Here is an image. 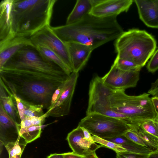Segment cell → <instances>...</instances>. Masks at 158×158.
Here are the masks:
<instances>
[{
    "mask_svg": "<svg viewBox=\"0 0 158 158\" xmlns=\"http://www.w3.org/2000/svg\"><path fill=\"white\" fill-rule=\"evenodd\" d=\"M0 84L8 95L15 94L31 105L48 109L53 94L66 79L28 71L0 70Z\"/></svg>",
    "mask_w": 158,
    "mask_h": 158,
    "instance_id": "obj_1",
    "label": "cell"
},
{
    "mask_svg": "<svg viewBox=\"0 0 158 158\" xmlns=\"http://www.w3.org/2000/svg\"><path fill=\"white\" fill-rule=\"evenodd\" d=\"M117 17L100 18L89 14L75 23L51 28L64 42L80 43L94 50L115 40L123 32Z\"/></svg>",
    "mask_w": 158,
    "mask_h": 158,
    "instance_id": "obj_2",
    "label": "cell"
},
{
    "mask_svg": "<svg viewBox=\"0 0 158 158\" xmlns=\"http://www.w3.org/2000/svg\"><path fill=\"white\" fill-rule=\"evenodd\" d=\"M56 0H12L10 11L14 35L29 36L50 25Z\"/></svg>",
    "mask_w": 158,
    "mask_h": 158,
    "instance_id": "obj_3",
    "label": "cell"
},
{
    "mask_svg": "<svg viewBox=\"0 0 158 158\" xmlns=\"http://www.w3.org/2000/svg\"><path fill=\"white\" fill-rule=\"evenodd\" d=\"M114 45L116 57L132 61L142 68L155 51L156 42L146 31L133 28L124 31Z\"/></svg>",
    "mask_w": 158,
    "mask_h": 158,
    "instance_id": "obj_4",
    "label": "cell"
},
{
    "mask_svg": "<svg viewBox=\"0 0 158 158\" xmlns=\"http://www.w3.org/2000/svg\"><path fill=\"white\" fill-rule=\"evenodd\" d=\"M125 91L112 90L110 101L114 111L127 116L130 120L127 124L138 125L145 120L155 119L156 113L149 94L130 96Z\"/></svg>",
    "mask_w": 158,
    "mask_h": 158,
    "instance_id": "obj_5",
    "label": "cell"
},
{
    "mask_svg": "<svg viewBox=\"0 0 158 158\" xmlns=\"http://www.w3.org/2000/svg\"><path fill=\"white\" fill-rule=\"evenodd\" d=\"M1 69L40 73L65 79L69 76L57 65L44 58L32 45L21 49L8 60Z\"/></svg>",
    "mask_w": 158,
    "mask_h": 158,
    "instance_id": "obj_6",
    "label": "cell"
},
{
    "mask_svg": "<svg viewBox=\"0 0 158 158\" xmlns=\"http://www.w3.org/2000/svg\"><path fill=\"white\" fill-rule=\"evenodd\" d=\"M78 126L92 135L105 139L123 135L129 129L122 119L98 113L86 115Z\"/></svg>",
    "mask_w": 158,
    "mask_h": 158,
    "instance_id": "obj_7",
    "label": "cell"
},
{
    "mask_svg": "<svg viewBox=\"0 0 158 158\" xmlns=\"http://www.w3.org/2000/svg\"><path fill=\"white\" fill-rule=\"evenodd\" d=\"M103 83L102 77L98 76L90 82L89 100L86 115L98 113L119 118L126 123L130 122L126 116L116 113L112 109L110 96L112 91Z\"/></svg>",
    "mask_w": 158,
    "mask_h": 158,
    "instance_id": "obj_8",
    "label": "cell"
},
{
    "mask_svg": "<svg viewBox=\"0 0 158 158\" xmlns=\"http://www.w3.org/2000/svg\"><path fill=\"white\" fill-rule=\"evenodd\" d=\"M32 45L47 46L59 56L73 71L68 48L66 43L54 33L50 25L47 26L30 37Z\"/></svg>",
    "mask_w": 158,
    "mask_h": 158,
    "instance_id": "obj_9",
    "label": "cell"
},
{
    "mask_svg": "<svg viewBox=\"0 0 158 158\" xmlns=\"http://www.w3.org/2000/svg\"><path fill=\"white\" fill-rule=\"evenodd\" d=\"M140 70L124 71L114 63L109 71L102 79L103 83L113 90H125L136 86L139 79Z\"/></svg>",
    "mask_w": 158,
    "mask_h": 158,
    "instance_id": "obj_10",
    "label": "cell"
},
{
    "mask_svg": "<svg viewBox=\"0 0 158 158\" xmlns=\"http://www.w3.org/2000/svg\"><path fill=\"white\" fill-rule=\"evenodd\" d=\"M78 76V73L73 72L62 84L61 91L56 103L48 110L49 116L58 118L69 114Z\"/></svg>",
    "mask_w": 158,
    "mask_h": 158,
    "instance_id": "obj_11",
    "label": "cell"
},
{
    "mask_svg": "<svg viewBox=\"0 0 158 158\" xmlns=\"http://www.w3.org/2000/svg\"><path fill=\"white\" fill-rule=\"evenodd\" d=\"M133 0H95L89 14L100 18L117 16L128 11Z\"/></svg>",
    "mask_w": 158,
    "mask_h": 158,
    "instance_id": "obj_12",
    "label": "cell"
},
{
    "mask_svg": "<svg viewBox=\"0 0 158 158\" xmlns=\"http://www.w3.org/2000/svg\"><path fill=\"white\" fill-rule=\"evenodd\" d=\"M66 139L73 152L82 156L95 152L102 147L100 145L85 139L81 127L78 125L68 134Z\"/></svg>",
    "mask_w": 158,
    "mask_h": 158,
    "instance_id": "obj_13",
    "label": "cell"
},
{
    "mask_svg": "<svg viewBox=\"0 0 158 158\" xmlns=\"http://www.w3.org/2000/svg\"><path fill=\"white\" fill-rule=\"evenodd\" d=\"M28 45H33L30 37L19 35H15L0 43V69L15 54L23 47Z\"/></svg>",
    "mask_w": 158,
    "mask_h": 158,
    "instance_id": "obj_14",
    "label": "cell"
},
{
    "mask_svg": "<svg viewBox=\"0 0 158 158\" xmlns=\"http://www.w3.org/2000/svg\"><path fill=\"white\" fill-rule=\"evenodd\" d=\"M66 43L69 50L73 72L78 73L86 64L93 50L89 46L79 43Z\"/></svg>",
    "mask_w": 158,
    "mask_h": 158,
    "instance_id": "obj_15",
    "label": "cell"
},
{
    "mask_svg": "<svg viewBox=\"0 0 158 158\" xmlns=\"http://www.w3.org/2000/svg\"><path fill=\"white\" fill-rule=\"evenodd\" d=\"M140 19L147 27L158 28V6L156 0H135Z\"/></svg>",
    "mask_w": 158,
    "mask_h": 158,
    "instance_id": "obj_16",
    "label": "cell"
},
{
    "mask_svg": "<svg viewBox=\"0 0 158 158\" xmlns=\"http://www.w3.org/2000/svg\"><path fill=\"white\" fill-rule=\"evenodd\" d=\"M12 0H2L0 3V43L13 37L10 19Z\"/></svg>",
    "mask_w": 158,
    "mask_h": 158,
    "instance_id": "obj_17",
    "label": "cell"
},
{
    "mask_svg": "<svg viewBox=\"0 0 158 158\" xmlns=\"http://www.w3.org/2000/svg\"><path fill=\"white\" fill-rule=\"evenodd\" d=\"M95 0H77L67 19L66 24L75 23L89 14Z\"/></svg>",
    "mask_w": 158,
    "mask_h": 158,
    "instance_id": "obj_18",
    "label": "cell"
},
{
    "mask_svg": "<svg viewBox=\"0 0 158 158\" xmlns=\"http://www.w3.org/2000/svg\"><path fill=\"white\" fill-rule=\"evenodd\" d=\"M106 139L120 145L127 152L140 153L150 154L155 151L138 145L129 140L123 135H120Z\"/></svg>",
    "mask_w": 158,
    "mask_h": 158,
    "instance_id": "obj_19",
    "label": "cell"
},
{
    "mask_svg": "<svg viewBox=\"0 0 158 158\" xmlns=\"http://www.w3.org/2000/svg\"><path fill=\"white\" fill-rule=\"evenodd\" d=\"M35 47L44 58L57 65L68 76H69L73 72L60 57L47 46L43 45H38Z\"/></svg>",
    "mask_w": 158,
    "mask_h": 158,
    "instance_id": "obj_20",
    "label": "cell"
},
{
    "mask_svg": "<svg viewBox=\"0 0 158 158\" xmlns=\"http://www.w3.org/2000/svg\"><path fill=\"white\" fill-rule=\"evenodd\" d=\"M19 124L9 116L0 102V138H2L8 130L13 129L19 132L20 127Z\"/></svg>",
    "mask_w": 158,
    "mask_h": 158,
    "instance_id": "obj_21",
    "label": "cell"
},
{
    "mask_svg": "<svg viewBox=\"0 0 158 158\" xmlns=\"http://www.w3.org/2000/svg\"><path fill=\"white\" fill-rule=\"evenodd\" d=\"M0 102L7 114L18 123L17 118L20 119V118L18 110L15 106L12 98L9 95H7L3 87L0 85Z\"/></svg>",
    "mask_w": 158,
    "mask_h": 158,
    "instance_id": "obj_22",
    "label": "cell"
},
{
    "mask_svg": "<svg viewBox=\"0 0 158 158\" xmlns=\"http://www.w3.org/2000/svg\"><path fill=\"white\" fill-rule=\"evenodd\" d=\"M129 128L135 132L147 147L155 151L158 150V138L145 132L137 124H127Z\"/></svg>",
    "mask_w": 158,
    "mask_h": 158,
    "instance_id": "obj_23",
    "label": "cell"
},
{
    "mask_svg": "<svg viewBox=\"0 0 158 158\" xmlns=\"http://www.w3.org/2000/svg\"><path fill=\"white\" fill-rule=\"evenodd\" d=\"M48 125L20 128L19 136L23 138L26 143H30L40 137L42 128Z\"/></svg>",
    "mask_w": 158,
    "mask_h": 158,
    "instance_id": "obj_24",
    "label": "cell"
},
{
    "mask_svg": "<svg viewBox=\"0 0 158 158\" xmlns=\"http://www.w3.org/2000/svg\"><path fill=\"white\" fill-rule=\"evenodd\" d=\"M21 137L18 136L15 141L7 142L4 145L9 154V158L17 155H22L27 143L19 142Z\"/></svg>",
    "mask_w": 158,
    "mask_h": 158,
    "instance_id": "obj_25",
    "label": "cell"
},
{
    "mask_svg": "<svg viewBox=\"0 0 158 158\" xmlns=\"http://www.w3.org/2000/svg\"><path fill=\"white\" fill-rule=\"evenodd\" d=\"M92 137L94 142L100 144L102 147H105L111 149L115 151L116 153L127 151V150L120 145L95 135H92Z\"/></svg>",
    "mask_w": 158,
    "mask_h": 158,
    "instance_id": "obj_26",
    "label": "cell"
},
{
    "mask_svg": "<svg viewBox=\"0 0 158 158\" xmlns=\"http://www.w3.org/2000/svg\"><path fill=\"white\" fill-rule=\"evenodd\" d=\"M120 69L124 71L140 70L141 68L131 60L116 57L114 62Z\"/></svg>",
    "mask_w": 158,
    "mask_h": 158,
    "instance_id": "obj_27",
    "label": "cell"
},
{
    "mask_svg": "<svg viewBox=\"0 0 158 158\" xmlns=\"http://www.w3.org/2000/svg\"><path fill=\"white\" fill-rule=\"evenodd\" d=\"M145 132L158 138V128L154 120H147L137 125Z\"/></svg>",
    "mask_w": 158,
    "mask_h": 158,
    "instance_id": "obj_28",
    "label": "cell"
},
{
    "mask_svg": "<svg viewBox=\"0 0 158 158\" xmlns=\"http://www.w3.org/2000/svg\"><path fill=\"white\" fill-rule=\"evenodd\" d=\"M22 101L27 106V109L24 112L25 116L38 117L44 114L43 110V109H44V107L42 106L30 105L22 100Z\"/></svg>",
    "mask_w": 158,
    "mask_h": 158,
    "instance_id": "obj_29",
    "label": "cell"
},
{
    "mask_svg": "<svg viewBox=\"0 0 158 158\" xmlns=\"http://www.w3.org/2000/svg\"><path fill=\"white\" fill-rule=\"evenodd\" d=\"M123 135L138 145L148 148L139 136L135 132L130 129L127 130Z\"/></svg>",
    "mask_w": 158,
    "mask_h": 158,
    "instance_id": "obj_30",
    "label": "cell"
},
{
    "mask_svg": "<svg viewBox=\"0 0 158 158\" xmlns=\"http://www.w3.org/2000/svg\"><path fill=\"white\" fill-rule=\"evenodd\" d=\"M10 96L12 97L13 100L15 101L20 121H21L25 117L24 112L27 109L26 106L15 94H13Z\"/></svg>",
    "mask_w": 158,
    "mask_h": 158,
    "instance_id": "obj_31",
    "label": "cell"
},
{
    "mask_svg": "<svg viewBox=\"0 0 158 158\" xmlns=\"http://www.w3.org/2000/svg\"><path fill=\"white\" fill-rule=\"evenodd\" d=\"M148 71L153 73L158 69V48L155 51L147 66Z\"/></svg>",
    "mask_w": 158,
    "mask_h": 158,
    "instance_id": "obj_32",
    "label": "cell"
},
{
    "mask_svg": "<svg viewBox=\"0 0 158 158\" xmlns=\"http://www.w3.org/2000/svg\"><path fill=\"white\" fill-rule=\"evenodd\" d=\"M149 154L125 151L117 153L116 158H147Z\"/></svg>",
    "mask_w": 158,
    "mask_h": 158,
    "instance_id": "obj_33",
    "label": "cell"
},
{
    "mask_svg": "<svg viewBox=\"0 0 158 158\" xmlns=\"http://www.w3.org/2000/svg\"><path fill=\"white\" fill-rule=\"evenodd\" d=\"M49 111H47L42 115L40 116L31 117V120L32 126H40L43 125L45 118L49 117Z\"/></svg>",
    "mask_w": 158,
    "mask_h": 158,
    "instance_id": "obj_34",
    "label": "cell"
},
{
    "mask_svg": "<svg viewBox=\"0 0 158 158\" xmlns=\"http://www.w3.org/2000/svg\"><path fill=\"white\" fill-rule=\"evenodd\" d=\"M62 84L58 86L53 94L50 106L48 110L52 108L56 103L61 91Z\"/></svg>",
    "mask_w": 158,
    "mask_h": 158,
    "instance_id": "obj_35",
    "label": "cell"
},
{
    "mask_svg": "<svg viewBox=\"0 0 158 158\" xmlns=\"http://www.w3.org/2000/svg\"><path fill=\"white\" fill-rule=\"evenodd\" d=\"M64 158H83V156L79 155L73 152L63 153Z\"/></svg>",
    "mask_w": 158,
    "mask_h": 158,
    "instance_id": "obj_36",
    "label": "cell"
},
{
    "mask_svg": "<svg viewBox=\"0 0 158 158\" xmlns=\"http://www.w3.org/2000/svg\"><path fill=\"white\" fill-rule=\"evenodd\" d=\"M83 131L84 137L86 140L92 142H94L91 134L85 128L81 127Z\"/></svg>",
    "mask_w": 158,
    "mask_h": 158,
    "instance_id": "obj_37",
    "label": "cell"
},
{
    "mask_svg": "<svg viewBox=\"0 0 158 158\" xmlns=\"http://www.w3.org/2000/svg\"><path fill=\"white\" fill-rule=\"evenodd\" d=\"M151 100L156 113V118H158V97L152 96Z\"/></svg>",
    "mask_w": 158,
    "mask_h": 158,
    "instance_id": "obj_38",
    "label": "cell"
},
{
    "mask_svg": "<svg viewBox=\"0 0 158 158\" xmlns=\"http://www.w3.org/2000/svg\"><path fill=\"white\" fill-rule=\"evenodd\" d=\"M148 93L153 96L158 97V87L152 90L149 89Z\"/></svg>",
    "mask_w": 158,
    "mask_h": 158,
    "instance_id": "obj_39",
    "label": "cell"
},
{
    "mask_svg": "<svg viewBox=\"0 0 158 158\" xmlns=\"http://www.w3.org/2000/svg\"><path fill=\"white\" fill-rule=\"evenodd\" d=\"M47 158H64V157L63 153H54L51 154L48 156Z\"/></svg>",
    "mask_w": 158,
    "mask_h": 158,
    "instance_id": "obj_40",
    "label": "cell"
},
{
    "mask_svg": "<svg viewBox=\"0 0 158 158\" xmlns=\"http://www.w3.org/2000/svg\"><path fill=\"white\" fill-rule=\"evenodd\" d=\"M147 158H158V150L149 154Z\"/></svg>",
    "mask_w": 158,
    "mask_h": 158,
    "instance_id": "obj_41",
    "label": "cell"
},
{
    "mask_svg": "<svg viewBox=\"0 0 158 158\" xmlns=\"http://www.w3.org/2000/svg\"><path fill=\"white\" fill-rule=\"evenodd\" d=\"M83 158H98V157L96 155L95 152H94L88 155L83 156Z\"/></svg>",
    "mask_w": 158,
    "mask_h": 158,
    "instance_id": "obj_42",
    "label": "cell"
},
{
    "mask_svg": "<svg viewBox=\"0 0 158 158\" xmlns=\"http://www.w3.org/2000/svg\"><path fill=\"white\" fill-rule=\"evenodd\" d=\"M158 87V77L152 83L150 90L154 89Z\"/></svg>",
    "mask_w": 158,
    "mask_h": 158,
    "instance_id": "obj_43",
    "label": "cell"
},
{
    "mask_svg": "<svg viewBox=\"0 0 158 158\" xmlns=\"http://www.w3.org/2000/svg\"><path fill=\"white\" fill-rule=\"evenodd\" d=\"M154 121L158 128V118H156L154 119Z\"/></svg>",
    "mask_w": 158,
    "mask_h": 158,
    "instance_id": "obj_44",
    "label": "cell"
},
{
    "mask_svg": "<svg viewBox=\"0 0 158 158\" xmlns=\"http://www.w3.org/2000/svg\"><path fill=\"white\" fill-rule=\"evenodd\" d=\"M21 155H17L15 156H14L11 157V158H21Z\"/></svg>",
    "mask_w": 158,
    "mask_h": 158,
    "instance_id": "obj_45",
    "label": "cell"
},
{
    "mask_svg": "<svg viewBox=\"0 0 158 158\" xmlns=\"http://www.w3.org/2000/svg\"><path fill=\"white\" fill-rule=\"evenodd\" d=\"M156 0V2L157 3V6H158V0Z\"/></svg>",
    "mask_w": 158,
    "mask_h": 158,
    "instance_id": "obj_46",
    "label": "cell"
}]
</instances>
